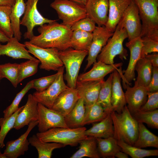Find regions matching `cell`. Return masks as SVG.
<instances>
[{
    "label": "cell",
    "mask_w": 158,
    "mask_h": 158,
    "mask_svg": "<svg viewBox=\"0 0 158 158\" xmlns=\"http://www.w3.org/2000/svg\"><path fill=\"white\" fill-rule=\"evenodd\" d=\"M56 21L39 26L37 31L40 34L34 35L29 42L41 47L54 48L59 51L71 47L70 42L72 31L71 28Z\"/></svg>",
    "instance_id": "cell-1"
},
{
    "label": "cell",
    "mask_w": 158,
    "mask_h": 158,
    "mask_svg": "<svg viewBox=\"0 0 158 158\" xmlns=\"http://www.w3.org/2000/svg\"><path fill=\"white\" fill-rule=\"evenodd\" d=\"M111 114L114 128L113 137L117 141H122L133 145L138 136V123L126 105L121 113L113 111Z\"/></svg>",
    "instance_id": "cell-2"
},
{
    "label": "cell",
    "mask_w": 158,
    "mask_h": 158,
    "mask_svg": "<svg viewBox=\"0 0 158 158\" xmlns=\"http://www.w3.org/2000/svg\"><path fill=\"white\" fill-rule=\"evenodd\" d=\"M136 5L141 21V37L158 39V0H133Z\"/></svg>",
    "instance_id": "cell-3"
},
{
    "label": "cell",
    "mask_w": 158,
    "mask_h": 158,
    "mask_svg": "<svg viewBox=\"0 0 158 158\" xmlns=\"http://www.w3.org/2000/svg\"><path fill=\"white\" fill-rule=\"evenodd\" d=\"M128 38L126 30L118 23L113 35L109 38L98 55L97 61L111 65L114 63V59L117 55L122 60L126 59L128 56L127 51L123 47V43Z\"/></svg>",
    "instance_id": "cell-4"
},
{
    "label": "cell",
    "mask_w": 158,
    "mask_h": 158,
    "mask_svg": "<svg viewBox=\"0 0 158 158\" xmlns=\"http://www.w3.org/2000/svg\"><path fill=\"white\" fill-rule=\"evenodd\" d=\"M86 129L84 126L75 128L56 127L44 132H39L36 135L40 140L44 142L61 143L66 146H75L87 137L84 133Z\"/></svg>",
    "instance_id": "cell-5"
},
{
    "label": "cell",
    "mask_w": 158,
    "mask_h": 158,
    "mask_svg": "<svg viewBox=\"0 0 158 158\" xmlns=\"http://www.w3.org/2000/svg\"><path fill=\"white\" fill-rule=\"evenodd\" d=\"M88 53L87 50H78L71 47L59 51L60 58L66 69L65 79L68 87L75 88L81 66Z\"/></svg>",
    "instance_id": "cell-6"
},
{
    "label": "cell",
    "mask_w": 158,
    "mask_h": 158,
    "mask_svg": "<svg viewBox=\"0 0 158 158\" xmlns=\"http://www.w3.org/2000/svg\"><path fill=\"white\" fill-rule=\"evenodd\" d=\"M50 6L56 11L61 23L70 28L87 16L85 5L70 0H54Z\"/></svg>",
    "instance_id": "cell-7"
},
{
    "label": "cell",
    "mask_w": 158,
    "mask_h": 158,
    "mask_svg": "<svg viewBox=\"0 0 158 158\" xmlns=\"http://www.w3.org/2000/svg\"><path fill=\"white\" fill-rule=\"evenodd\" d=\"M28 52L37 58L41 64L40 68L47 71H57L63 66L59 56V51L56 48H43L29 41L24 42Z\"/></svg>",
    "instance_id": "cell-8"
},
{
    "label": "cell",
    "mask_w": 158,
    "mask_h": 158,
    "mask_svg": "<svg viewBox=\"0 0 158 158\" xmlns=\"http://www.w3.org/2000/svg\"><path fill=\"white\" fill-rule=\"evenodd\" d=\"M39 0H27L23 16L20 24L25 26L27 30L24 34V39L30 40L34 35L33 30L36 26L51 23L56 20L49 19L43 17L37 9Z\"/></svg>",
    "instance_id": "cell-9"
},
{
    "label": "cell",
    "mask_w": 158,
    "mask_h": 158,
    "mask_svg": "<svg viewBox=\"0 0 158 158\" xmlns=\"http://www.w3.org/2000/svg\"><path fill=\"white\" fill-rule=\"evenodd\" d=\"M64 68L63 66L59 69L55 80L47 89L41 92L36 91L33 93L35 99L38 103L49 108H52L58 96L68 87L63 79Z\"/></svg>",
    "instance_id": "cell-10"
},
{
    "label": "cell",
    "mask_w": 158,
    "mask_h": 158,
    "mask_svg": "<svg viewBox=\"0 0 158 158\" xmlns=\"http://www.w3.org/2000/svg\"><path fill=\"white\" fill-rule=\"evenodd\" d=\"M119 23L126 31L128 41L140 37L142 25L138 8L133 0Z\"/></svg>",
    "instance_id": "cell-11"
},
{
    "label": "cell",
    "mask_w": 158,
    "mask_h": 158,
    "mask_svg": "<svg viewBox=\"0 0 158 158\" xmlns=\"http://www.w3.org/2000/svg\"><path fill=\"white\" fill-rule=\"evenodd\" d=\"M92 33V38L88 50L87 63L85 71L97 61V56L102 49L114 34L104 26H96Z\"/></svg>",
    "instance_id": "cell-12"
},
{
    "label": "cell",
    "mask_w": 158,
    "mask_h": 158,
    "mask_svg": "<svg viewBox=\"0 0 158 158\" xmlns=\"http://www.w3.org/2000/svg\"><path fill=\"white\" fill-rule=\"evenodd\" d=\"M37 125L39 132H44L56 127L68 128L65 122L64 117L55 111L40 103L37 104Z\"/></svg>",
    "instance_id": "cell-13"
},
{
    "label": "cell",
    "mask_w": 158,
    "mask_h": 158,
    "mask_svg": "<svg viewBox=\"0 0 158 158\" xmlns=\"http://www.w3.org/2000/svg\"><path fill=\"white\" fill-rule=\"evenodd\" d=\"M127 108L131 114L139 111L145 103L147 99V92L145 87L136 85L131 87L129 85L123 81Z\"/></svg>",
    "instance_id": "cell-14"
},
{
    "label": "cell",
    "mask_w": 158,
    "mask_h": 158,
    "mask_svg": "<svg viewBox=\"0 0 158 158\" xmlns=\"http://www.w3.org/2000/svg\"><path fill=\"white\" fill-rule=\"evenodd\" d=\"M126 46L130 51V58L126 69L123 72L121 78L123 81L131 85L130 83L135 80V67L137 63L141 58V51L142 46L140 37L127 42Z\"/></svg>",
    "instance_id": "cell-15"
},
{
    "label": "cell",
    "mask_w": 158,
    "mask_h": 158,
    "mask_svg": "<svg viewBox=\"0 0 158 158\" xmlns=\"http://www.w3.org/2000/svg\"><path fill=\"white\" fill-rule=\"evenodd\" d=\"M38 123L37 120L30 122L26 131L15 140L8 141L6 145L4 153L7 158H17L24 155L28 150L30 144L27 137L32 130Z\"/></svg>",
    "instance_id": "cell-16"
},
{
    "label": "cell",
    "mask_w": 158,
    "mask_h": 158,
    "mask_svg": "<svg viewBox=\"0 0 158 158\" xmlns=\"http://www.w3.org/2000/svg\"><path fill=\"white\" fill-rule=\"evenodd\" d=\"M87 16L98 26H105L108 19L109 0H87L85 5Z\"/></svg>",
    "instance_id": "cell-17"
},
{
    "label": "cell",
    "mask_w": 158,
    "mask_h": 158,
    "mask_svg": "<svg viewBox=\"0 0 158 158\" xmlns=\"http://www.w3.org/2000/svg\"><path fill=\"white\" fill-rule=\"evenodd\" d=\"M80 98L75 88L68 87L58 96L51 109L64 117L73 109Z\"/></svg>",
    "instance_id": "cell-18"
},
{
    "label": "cell",
    "mask_w": 158,
    "mask_h": 158,
    "mask_svg": "<svg viewBox=\"0 0 158 158\" xmlns=\"http://www.w3.org/2000/svg\"><path fill=\"white\" fill-rule=\"evenodd\" d=\"M92 68L87 72L78 75L77 81L80 82L103 80L108 74L122 66V62L109 65L97 61L93 64Z\"/></svg>",
    "instance_id": "cell-19"
},
{
    "label": "cell",
    "mask_w": 158,
    "mask_h": 158,
    "mask_svg": "<svg viewBox=\"0 0 158 158\" xmlns=\"http://www.w3.org/2000/svg\"><path fill=\"white\" fill-rule=\"evenodd\" d=\"M38 103L32 95H28L26 104L17 116L13 128L19 130L30 122L38 120Z\"/></svg>",
    "instance_id": "cell-20"
},
{
    "label": "cell",
    "mask_w": 158,
    "mask_h": 158,
    "mask_svg": "<svg viewBox=\"0 0 158 158\" xmlns=\"http://www.w3.org/2000/svg\"><path fill=\"white\" fill-rule=\"evenodd\" d=\"M121 67L113 72L111 103L113 111L121 113L126 105L125 93L123 90L121 79L123 74Z\"/></svg>",
    "instance_id": "cell-21"
},
{
    "label": "cell",
    "mask_w": 158,
    "mask_h": 158,
    "mask_svg": "<svg viewBox=\"0 0 158 158\" xmlns=\"http://www.w3.org/2000/svg\"><path fill=\"white\" fill-rule=\"evenodd\" d=\"M104 80L80 82L77 81L75 88L85 105H92L97 102L102 83Z\"/></svg>",
    "instance_id": "cell-22"
},
{
    "label": "cell",
    "mask_w": 158,
    "mask_h": 158,
    "mask_svg": "<svg viewBox=\"0 0 158 158\" xmlns=\"http://www.w3.org/2000/svg\"><path fill=\"white\" fill-rule=\"evenodd\" d=\"M19 41L13 36L10 38L6 44L0 43V57L6 55L14 59H36L30 55L24 44Z\"/></svg>",
    "instance_id": "cell-23"
},
{
    "label": "cell",
    "mask_w": 158,
    "mask_h": 158,
    "mask_svg": "<svg viewBox=\"0 0 158 158\" xmlns=\"http://www.w3.org/2000/svg\"><path fill=\"white\" fill-rule=\"evenodd\" d=\"M132 0H109L108 19L105 26L114 32L116 27Z\"/></svg>",
    "instance_id": "cell-24"
},
{
    "label": "cell",
    "mask_w": 158,
    "mask_h": 158,
    "mask_svg": "<svg viewBox=\"0 0 158 158\" xmlns=\"http://www.w3.org/2000/svg\"><path fill=\"white\" fill-rule=\"evenodd\" d=\"M114 128L111 113L98 123H93L90 129L86 130L85 134L96 138H107L113 137Z\"/></svg>",
    "instance_id": "cell-25"
},
{
    "label": "cell",
    "mask_w": 158,
    "mask_h": 158,
    "mask_svg": "<svg viewBox=\"0 0 158 158\" xmlns=\"http://www.w3.org/2000/svg\"><path fill=\"white\" fill-rule=\"evenodd\" d=\"M28 140L30 144L37 150L39 158H51L54 150L66 146L61 143L44 141L40 140L36 135H33Z\"/></svg>",
    "instance_id": "cell-26"
},
{
    "label": "cell",
    "mask_w": 158,
    "mask_h": 158,
    "mask_svg": "<svg viewBox=\"0 0 158 158\" xmlns=\"http://www.w3.org/2000/svg\"><path fill=\"white\" fill-rule=\"evenodd\" d=\"M79 144L80 146L79 149L71 157V158H100L97 150L96 138L88 136Z\"/></svg>",
    "instance_id": "cell-27"
},
{
    "label": "cell",
    "mask_w": 158,
    "mask_h": 158,
    "mask_svg": "<svg viewBox=\"0 0 158 158\" xmlns=\"http://www.w3.org/2000/svg\"><path fill=\"white\" fill-rule=\"evenodd\" d=\"M85 106L82 99L80 98L71 111L64 117L66 123L69 128L81 127L85 113Z\"/></svg>",
    "instance_id": "cell-28"
},
{
    "label": "cell",
    "mask_w": 158,
    "mask_h": 158,
    "mask_svg": "<svg viewBox=\"0 0 158 158\" xmlns=\"http://www.w3.org/2000/svg\"><path fill=\"white\" fill-rule=\"evenodd\" d=\"M26 3L24 0H15L11 7L10 14L11 26L13 36L20 41L22 33L20 30V18L24 14L25 9Z\"/></svg>",
    "instance_id": "cell-29"
},
{
    "label": "cell",
    "mask_w": 158,
    "mask_h": 158,
    "mask_svg": "<svg viewBox=\"0 0 158 158\" xmlns=\"http://www.w3.org/2000/svg\"><path fill=\"white\" fill-rule=\"evenodd\" d=\"M152 67L150 61L145 57L141 58L137 63L135 70L137 76L135 84L146 87L149 83L152 78Z\"/></svg>",
    "instance_id": "cell-30"
},
{
    "label": "cell",
    "mask_w": 158,
    "mask_h": 158,
    "mask_svg": "<svg viewBox=\"0 0 158 158\" xmlns=\"http://www.w3.org/2000/svg\"><path fill=\"white\" fill-rule=\"evenodd\" d=\"M97 150L100 157L114 158L116 153L121 151L117 141L113 137L96 138Z\"/></svg>",
    "instance_id": "cell-31"
},
{
    "label": "cell",
    "mask_w": 158,
    "mask_h": 158,
    "mask_svg": "<svg viewBox=\"0 0 158 158\" xmlns=\"http://www.w3.org/2000/svg\"><path fill=\"white\" fill-rule=\"evenodd\" d=\"M138 123L137 140L133 146L140 148L147 147L158 148V137L149 130L143 124Z\"/></svg>",
    "instance_id": "cell-32"
},
{
    "label": "cell",
    "mask_w": 158,
    "mask_h": 158,
    "mask_svg": "<svg viewBox=\"0 0 158 158\" xmlns=\"http://www.w3.org/2000/svg\"><path fill=\"white\" fill-rule=\"evenodd\" d=\"M112 78V73L107 80L102 82L97 101L108 114L113 111L111 103Z\"/></svg>",
    "instance_id": "cell-33"
},
{
    "label": "cell",
    "mask_w": 158,
    "mask_h": 158,
    "mask_svg": "<svg viewBox=\"0 0 158 158\" xmlns=\"http://www.w3.org/2000/svg\"><path fill=\"white\" fill-rule=\"evenodd\" d=\"M85 113L82 126L99 122L105 118L109 114L97 102L89 106H85Z\"/></svg>",
    "instance_id": "cell-34"
},
{
    "label": "cell",
    "mask_w": 158,
    "mask_h": 158,
    "mask_svg": "<svg viewBox=\"0 0 158 158\" xmlns=\"http://www.w3.org/2000/svg\"><path fill=\"white\" fill-rule=\"evenodd\" d=\"M92 38V32L80 30L73 31L70 40L71 47L78 50L88 51Z\"/></svg>",
    "instance_id": "cell-35"
},
{
    "label": "cell",
    "mask_w": 158,
    "mask_h": 158,
    "mask_svg": "<svg viewBox=\"0 0 158 158\" xmlns=\"http://www.w3.org/2000/svg\"><path fill=\"white\" fill-rule=\"evenodd\" d=\"M117 143L121 151L132 158H143L158 155V150L143 149L128 144L122 141H117Z\"/></svg>",
    "instance_id": "cell-36"
},
{
    "label": "cell",
    "mask_w": 158,
    "mask_h": 158,
    "mask_svg": "<svg viewBox=\"0 0 158 158\" xmlns=\"http://www.w3.org/2000/svg\"><path fill=\"white\" fill-rule=\"evenodd\" d=\"M19 64L8 63L0 64V80L6 78L16 87L18 84Z\"/></svg>",
    "instance_id": "cell-37"
},
{
    "label": "cell",
    "mask_w": 158,
    "mask_h": 158,
    "mask_svg": "<svg viewBox=\"0 0 158 158\" xmlns=\"http://www.w3.org/2000/svg\"><path fill=\"white\" fill-rule=\"evenodd\" d=\"M138 122L145 123L149 127L158 129V110L142 111L139 110L133 115Z\"/></svg>",
    "instance_id": "cell-38"
},
{
    "label": "cell",
    "mask_w": 158,
    "mask_h": 158,
    "mask_svg": "<svg viewBox=\"0 0 158 158\" xmlns=\"http://www.w3.org/2000/svg\"><path fill=\"white\" fill-rule=\"evenodd\" d=\"M23 106L19 107L14 113L8 117L0 118V149L5 146L4 139L9 131L13 128L16 118Z\"/></svg>",
    "instance_id": "cell-39"
},
{
    "label": "cell",
    "mask_w": 158,
    "mask_h": 158,
    "mask_svg": "<svg viewBox=\"0 0 158 158\" xmlns=\"http://www.w3.org/2000/svg\"><path fill=\"white\" fill-rule=\"evenodd\" d=\"M40 61L38 59L28 60L19 64L18 83L25 79L35 74L37 71Z\"/></svg>",
    "instance_id": "cell-40"
},
{
    "label": "cell",
    "mask_w": 158,
    "mask_h": 158,
    "mask_svg": "<svg viewBox=\"0 0 158 158\" xmlns=\"http://www.w3.org/2000/svg\"><path fill=\"white\" fill-rule=\"evenodd\" d=\"M11 7L0 5V30L9 38L13 36L10 17Z\"/></svg>",
    "instance_id": "cell-41"
},
{
    "label": "cell",
    "mask_w": 158,
    "mask_h": 158,
    "mask_svg": "<svg viewBox=\"0 0 158 158\" xmlns=\"http://www.w3.org/2000/svg\"><path fill=\"white\" fill-rule=\"evenodd\" d=\"M33 80L28 82L25 87L16 95L11 104L3 111L4 117L6 118L10 116L18 109L19 104L26 94L32 89Z\"/></svg>",
    "instance_id": "cell-42"
},
{
    "label": "cell",
    "mask_w": 158,
    "mask_h": 158,
    "mask_svg": "<svg viewBox=\"0 0 158 158\" xmlns=\"http://www.w3.org/2000/svg\"><path fill=\"white\" fill-rule=\"evenodd\" d=\"M141 39V58L152 53L158 52V39L150 36L144 37Z\"/></svg>",
    "instance_id": "cell-43"
},
{
    "label": "cell",
    "mask_w": 158,
    "mask_h": 158,
    "mask_svg": "<svg viewBox=\"0 0 158 158\" xmlns=\"http://www.w3.org/2000/svg\"><path fill=\"white\" fill-rule=\"evenodd\" d=\"M58 73L33 80L32 89L37 92H42L47 89L54 81Z\"/></svg>",
    "instance_id": "cell-44"
},
{
    "label": "cell",
    "mask_w": 158,
    "mask_h": 158,
    "mask_svg": "<svg viewBox=\"0 0 158 158\" xmlns=\"http://www.w3.org/2000/svg\"><path fill=\"white\" fill-rule=\"evenodd\" d=\"M95 23L87 16L75 23L71 28L73 31L80 30L85 32H92L96 26Z\"/></svg>",
    "instance_id": "cell-45"
},
{
    "label": "cell",
    "mask_w": 158,
    "mask_h": 158,
    "mask_svg": "<svg viewBox=\"0 0 158 158\" xmlns=\"http://www.w3.org/2000/svg\"><path fill=\"white\" fill-rule=\"evenodd\" d=\"M158 108V91L147 92V99L141 107L140 111H148L154 110Z\"/></svg>",
    "instance_id": "cell-46"
},
{
    "label": "cell",
    "mask_w": 158,
    "mask_h": 158,
    "mask_svg": "<svg viewBox=\"0 0 158 158\" xmlns=\"http://www.w3.org/2000/svg\"><path fill=\"white\" fill-rule=\"evenodd\" d=\"M145 87L148 92L158 91V67H153L151 80Z\"/></svg>",
    "instance_id": "cell-47"
},
{
    "label": "cell",
    "mask_w": 158,
    "mask_h": 158,
    "mask_svg": "<svg viewBox=\"0 0 158 158\" xmlns=\"http://www.w3.org/2000/svg\"><path fill=\"white\" fill-rule=\"evenodd\" d=\"M144 57L150 61L153 67H158V53L149 54L145 55Z\"/></svg>",
    "instance_id": "cell-48"
},
{
    "label": "cell",
    "mask_w": 158,
    "mask_h": 158,
    "mask_svg": "<svg viewBox=\"0 0 158 158\" xmlns=\"http://www.w3.org/2000/svg\"><path fill=\"white\" fill-rule=\"evenodd\" d=\"M15 2V0H0V5L12 6Z\"/></svg>",
    "instance_id": "cell-49"
},
{
    "label": "cell",
    "mask_w": 158,
    "mask_h": 158,
    "mask_svg": "<svg viewBox=\"0 0 158 158\" xmlns=\"http://www.w3.org/2000/svg\"><path fill=\"white\" fill-rule=\"evenodd\" d=\"M9 38L0 30V43L7 42L9 40Z\"/></svg>",
    "instance_id": "cell-50"
},
{
    "label": "cell",
    "mask_w": 158,
    "mask_h": 158,
    "mask_svg": "<svg viewBox=\"0 0 158 158\" xmlns=\"http://www.w3.org/2000/svg\"><path fill=\"white\" fill-rule=\"evenodd\" d=\"M115 157L118 158H128V156L126 153L121 151H120L116 153Z\"/></svg>",
    "instance_id": "cell-51"
},
{
    "label": "cell",
    "mask_w": 158,
    "mask_h": 158,
    "mask_svg": "<svg viewBox=\"0 0 158 158\" xmlns=\"http://www.w3.org/2000/svg\"><path fill=\"white\" fill-rule=\"evenodd\" d=\"M85 5L87 0H70Z\"/></svg>",
    "instance_id": "cell-52"
},
{
    "label": "cell",
    "mask_w": 158,
    "mask_h": 158,
    "mask_svg": "<svg viewBox=\"0 0 158 158\" xmlns=\"http://www.w3.org/2000/svg\"><path fill=\"white\" fill-rule=\"evenodd\" d=\"M0 158H7V157L4 153H1L0 151Z\"/></svg>",
    "instance_id": "cell-53"
}]
</instances>
